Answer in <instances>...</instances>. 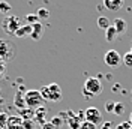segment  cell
Here are the masks:
<instances>
[{
  "mask_svg": "<svg viewBox=\"0 0 132 129\" xmlns=\"http://www.w3.org/2000/svg\"><path fill=\"white\" fill-rule=\"evenodd\" d=\"M41 96L44 101H50V102H59L62 99V89L57 83H51L48 86L42 87L41 90Z\"/></svg>",
  "mask_w": 132,
  "mask_h": 129,
  "instance_id": "1",
  "label": "cell"
},
{
  "mask_svg": "<svg viewBox=\"0 0 132 129\" xmlns=\"http://www.w3.org/2000/svg\"><path fill=\"white\" fill-rule=\"evenodd\" d=\"M15 45L9 39H0V62L6 63L15 57Z\"/></svg>",
  "mask_w": 132,
  "mask_h": 129,
  "instance_id": "2",
  "label": "cell"
},
{
  "mask_svg": "<svg viewBox=\"0 0 132 129\" xmlns=\"http://www.w3.org/2000/svg\"><path fill=\"white\" fill-rule=\"evenodd\" d=\"M21 18L20 17H15V15H6L3 20H2V24L0 27L8 33V35H15V32L21 27Z\"/></svg>",
  "mask_w": 132,
  "mask_h": 129,
  "instance_id": "3",
  "label": "cell"
},
{
  "mask_svg": "<svg viewBox=\"0 0 132 129\" xmlns=\"http://www.w3.org/2000/svg\"><path fill=\"white\" fill-rule=\"evenodd\" d=\"M23 99H24V105H27L29 108H39V105H42L44 102L39 90H27Z\"/></svg>",
  "mask_w": 132,
  "mask_h": 129,
  "instance_id": "4",
  "label": "cell"
},
{
  "mask_svg": "<svg viewBox=\"0 0 132 129\" xmlns=\"http://www.w3.org/2000/svg\"><path fill=\"white\" fill-rule=\"evenodd\" d=\"M84 90L87 93H90L92 96H96V95L102 93L104 87H102V83H101V80H99L98 77H90L84 83Z\"/></svg>",
  "mask_w": 132,
  "mask_h": 129,
  "instance_id": "5",
  "label": "cell"
},
{
  "mask_svg": "<svg viewBox=\"0 0 132 129\" xmlns=\"http://www.w3.org/2000/svg\"><path fill=\"white\" fill-rule=\"evenodd\" d=\"M84 119H86V122H90V123H93V125H102V122H104V119H102V113L99 111V108H96V107H89V108H86L84 110Z\"/></svg>",
  "mask_w": 132,
  "mask_h": 129,
  "instance_id": "6",
  "label": "cell"
},
{
  "mask_svg": "<svg viewBox=\"0 0 132 129\" xmlns=\"http://www.w3.org/2000/svg\"><path fill=\"white\" fill-rule=\"evenodd\" d=\"M104 62L110 68H119L122 64V56L116 50H108L104 56Z\"/></svg>",
  "mask_w": 132,
  "mask_h": 129,
  "instance_id": "7",
  "label": "cell"
},
{
  "mask_svg": "<svg viewBox=\"0 0 132 129\" xmlns=\"http://www.w3.org/2000/svg\"><path fill=\"white\" fill-rule=\"evenodd\" d=\"M8 129H24V120L18 116H11L8 117V123H6Z\"/></svg>",
  "mask_w": 132,
  "mask_h": 129,
  "instance_id": "8",
  "label": "cell"
},
{
  "mask_svg": "<svg viewBox=\"0 0 132 129\" xmlns=\"http://www.w3.org/2000/svg\"><path fill=\"white\" fill-rule=\"evenodd\" d=\"M111 26L116 29L117 35H123V33L128 32V23H126V20H123V18H114V21H113Z\"/></svg>",
  "mask_w": 132,
  "mask_h": 129,
  "instance_id": "9",
  "label": "cell"
},
{
  "mask_svg": "<svg viewBox=\"0 0 132 129\" xmlns=\"http://www.w3.org/2000/svg\"><path fill=\"white\" fill-rule=\"evenodd\" d=\"M44 24H42L41 21L39 23H36V24L32 26V35H30V38H32L33 41H39L44 36Z\"/></svg>",
  "mask_w": 132,
  "mask_h": 129,
  "instance_id": "10",
  "label": "cell"
},
{
  "mask_svg": "<svg viewBox=\"0 0 132 129\" xmlns=\"http://www.w3.org/2000/svg\"><path fill=\"white\" fill-rule=\"evenodd\" d=\"M123 3H125V0H104V6H105L108 11H113V12L122 9Z\"/></svg>",
  "mask_w": 132,
  "mask_h": 129,
  "instance_id": "11",
  "label": "cell"
},
{
  "mask_svg": "<svg viewBox=\"0 0 132 129\" xmlns=\"http://www.w3.org/2000/svg\"><path fill=\"white\" fill-rule=\"evenodd\" d=\"M30 35H32V26L30 24H23L15 32L14 36H16V38H27V36H30Z\"/></svg>",
  "mask_w": 132,
  "mask_h": 129,
  "instance_id": "12",
  "label": "cell"
},
{
  "mask_svg": "<svg viewBox=\"0 0 132 129\" xmlns=\"http://www.w3.org/2000/svg\"><path fill=\"white\" fill-rule=\"evenodd\" d=\"M105 38H107L108 42L116 41V38H117V32H116V29L113 27V26H110L107 30H105Z\"/></svg>",
  "mask_w": 132,
  "mask_h": 129,
  "instance_id": "13",
  "label": "cell"
},
{
  "mask_svg": "<svg viewBox=\"0 0 132 129\" xmlns=\"http://www.w3.org/2000/svg\"><path fill=\"white\" fill-rule=\"evenodd\" d=\"M96 23H98V27L99 29H102V30H107L108 27L111 26V23H110V20H108L107 17H99Z\"/></svg>",
  "mask_w": 132,
  "mask_h": 129,
  "instance_id": "14",
  "label": "cell"
},
{
  "mask_svg": "<svg viewBox=\"0 0 132 129\" xmlns=\"http://www.w3.org/2000/svg\"><path fill=\"white\" fill-rule=\"evenodd\" d=\"M125 111H126V107H125L123 102H116L114 104V111H113V113H114L116 116H123Z\"/></svg>",
  "mask_w": 132,
  "mask_h": 129,
  "instance_id": "15",
  "label": "cell"
},
{
  "mask_svg": "<svg viewBox=\"0 0 132 129\" xmlns=\"http://www.w3.org/2000/svg\"><path fill=\"white\" fill-rule=\"evenodd\" d=\"M11 11H12L11 3L6 2V0H2V2H0V12H2V14H9Z\"/></svg>",
  "mask_w": 132,
  "mask_h": 129,
  "instance_id": "16",
  "label": "cell"
},
{
  "mask_svg": "<svg viewBox=\"0 0 132 129\" xmlns=\"http://www.w3.org/2000/svg\"><path fill=\"white\" fill-rule=\"evenodd\" d=\"M36 15H38V18H39V21H41V20H47V18H50V12H48V9L41 8V9H38Z\"/></svg>",
  "mask_w": 132,
  "mask_h": 129,
  "instance_id": "17",
  "label": "cell"
},
{
  "mask_svg": "<svg viewBox=\"0 0 132 129\" xmlns=\"http://www.w3.org/2000/svg\"><path fill=\"white\" fill-rule=\"evenodd\" d=\"M122 63H125L128 68H132V53H131V51H128V53L123 56V59H122Z\"/></svg>",
  "mask_w": 132,
  "mask_h": 129,
  "instance_id": "18",
  "label": "cell"
},
{
  "mask_svg": "<svg viewBox=\"0 0 132 129\" xmlns=\"http://www.w3.org/2000/svg\"><path fill=\"white\" fill-rule=\"evenodd\" d=\"M26 23L30 24V26H33V24H36V23H39V18H38L36 14H30V15L26 17Z\"/></svg>",
  "mask_w": 132,
  "mask_h": 129,
  "instance_id": "19",
  "label": "cell"
},
{
  "mask_svg": "<svg viewBox=\"0 0 132 129\" xmlns=\"http://www.w3.org/2000/svg\"><path fill=\"white\" fill-rule=\"evenodd\" d=\"M68 125H69V129H80L81 126V123L78 119H71V120H68Z\"/></svg>",
  "mask_w": 132,
  "mask_h": 129,
  "instance_id": "20",
  "label": "cell"
},
{
  "mask_svg": "<svg viewBox=\"0 0 132 129\" xmlns=\"http://www.w3.org/2000/svg\"><path fill=\"white\" fill-rule=\"evenodd\" d=\"M80 129H96V125H93V123H90V122H81V126H80Z\"/></svg>",
  "mask_w": 132,
  "mask_h": 129,
  "instance_id": "21",
  "label": "cell"
},
{
  "mask_svg": "<svg viewBox=\"0 0 132 129\" xmlns=\"http://www.w3.org/2000/svg\"><path fill=\"white\" fill-rule=\"evenodd\" d=\"M114 104L116 102L107 101V102H105V111H107V113H113V111H114Z\"/></svg>",
  "mask_w": 132,
  "mask_h": 129,
  "instance_id": "22",
  "label": "cell"
},
{
  "mask_svg": "<svg viewBox=\"0 0 132 129\" xmlns=\"http://www.w3.org/2000/svg\"><path fill=\"white\" fill-rule=\"evenodd\" d=\"M8 117L5 113H0V128H3V126H6V123H8Z\"/></svg>",
  "mask_w": 132,
  "mask_h": 129,
  "instance_id": "23",
  "label": "cell"
},
{
  "mask_svg": "<svg viewBox=\"0 0 132 129\" xmlns=\"http://www.w3.org/2000/svg\"><path fill=\"white\" fill-rule=\"evenodd\" d=\"M116 129H132V125L129 123V122H122L120 125L116 126Z\"/></svg>",
  "mask_w": 132,
  "mask_h": 129,
  "instance_id": "24",
  "label": "cell"
},
{
  "mask_svg": "<svg viewBox=\"0 0 132 129\" xmlns=\"http://www.w3.org/2000/svg\"><path fill=\"white\" fill-rule=\"evenodd\" d=\"M50 123H51V125H53V126H54V129H56V128H60V126H62V123H63V122L60 120V117H54V119H53V120L50 122Z\"/></svg>",
  "mask_w": 132,
  "mask_h": 129,
  "instance_id": "25",
  "label": "cell"
},
{
  "mask_svg": "<svg viewBox=\"0 0 132 129\" xmlns=\"http://www.w3.org/2000/svg\"><path fill=\"white\" fill-rule=\"evenodd\" d=\"M101 129H116V126L111 123V122H102V125H101Z\"/></svg>",
  "mask_w": 132,
  "mask_h": 129,
  "instance_id": "26",
  "label": "cell"
},
{
  "mask_svg": "<svg viewBox=\"0 0 132 129\" xmlns=\"http://www.w3.org/2000/svg\"><path fill=\"white\" fill-rule=\"evenodd\" d=\"M5 74H6V66H5L3 62H0V78H3Z\"/></svg>",
  "mask_w": 132,
  "mask_h": 129,
  "instance_id": "27",
  "label": "cell"
},
{
  "mask_svg": "<svg viewBox=\"0 0 132 129\" xmlns=\"http://www.w3.org/2000/svg\"><path fill=\"white\" fill-rule=\"evenodd\" d=\"M42 129H54L51 123H42Z\"/></svg>",
  "mask_w": 132,
  "mask_h": 129,
  "instance_id": "28",
  "label": "cell"
},
{
  "mask_svg": "<svg viewBox=\"0 0 132 129\" xmlns=\"http://www.w3.org/2000/svg\"><path fill=\"white\" fill-rule=\"evenodd\" d=\"M119 90H120V84H119V83H116L114 87H113V92H119Z\"/></svg>",
  "mask_w": 132,
  "mask_h": 129,
  "instance_id": "29",
  "label": "cell"
},
{
  "mask_svg": "<svg viewBox=\"0 0 132 129\" xmlns=\"http://www.w3.org/2000/svg\"><path fill=\"white\" fill-rule=\"evenodd\" d=\"M129 123L132 125V113H131V117H129Z\"/></svg>",
  "mask_w": 132,
  "mask_h": 129,
  "instance_id": "30",
  "label": "cell"
},
{
  "mask_svg": "<svg viewBox=\"0 0 132 129\" xmlns=\"http://www.w3.org/2000/svg\"><path fill=\"white\" fill-rule=\"evenodd\" d=\"M131 53H132V47H131Z\"/></svg>",
  "mask_w": 132,
  "mask_h": 129,
  "instance_id": "31",
  "label": "cell"
},
{
  "mask_svg": "<svg viewBox=\"0 0 132 129\" xmlns=\"http://www.w3.org/2000/svg\"><path fill=\"white\" fill-rule=\"evenodd\" d=\"M131 92H132V90H131Z\"/></svg>",
  "mask_w": 132,
  "mask_h": 129,
  "instance_id": "32",
  "label": "cell"
}]
</instances>
